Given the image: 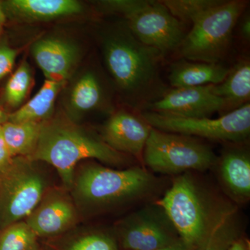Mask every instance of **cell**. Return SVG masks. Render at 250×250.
Returning a JSON list of instances; mask_svg holds the SVG:
<instances>
[{
	"label": "cell",
	"instance_id": "obj_25",
	"mask_svg": "<svg viewBox=\"0 0 250 250\" xmlns=\"http://www.w3.org/2000/svg\"><path fill=\"white\" fill-rule=\"evenodd\" d=\"M67 250H118L116 241L103 233H94L82 237Z\"/></svg>",
	"mask_w": 250,
	"mask_h": 250
},
{
	"label": "cell",
	"instance_id": "obj_28",
	"mask_svg": "<svg viewBox=\"0 0 250 250\" xmlns=\"http://www.w3.org/2000/svg\"><path fill=\"white\" fill-rule=\"evenodd\" d=\"M226 250H250V243L246 238L239 237Z\"/></svg>",
	"mask_w": 250,
	"mask_h": 250
},
{
	"label": "cell",
	"instance_id": "obj_20",
	"mask_svg": "<svg viewBox=\"0 0 250 250\" xmlns=\"http://www.w3.org/2000/svg\"><path fill=\"white\" fill-rule=\"evenodd\" d=\"M42 123H1V133L11 156L31 155L35 149Z\"/></svg>",
	"mask_w": 250,
	"mask_h": 250
},
{
	"label": "cell",
	"instance_id": "obj_22",
	"mask_svg": "<svg viewBox=\"0 0 250 250\" xmlns=\"http://www.w3.org/2000/svg\"><path fill=\"white\" fill-rule=\"evenodd\" d=\"M169 12L181 22L193 24L210 10L223 2L221 0H165L161 1Z\"/></svg>",
	"mask_w": 250,
	"mask_h": 250
},
{
	"label": "cell",
	"instance_id": "obj_6",
	"mask_svg": "<svg viewBox=\"0 0 250 250\" xmlns=\"http://www.w3.org/2000/svg\"><path fill=\"white\" fill-rule=\"evenodd\" d=\"M242 1H223L192 24L180 52L195 62L218 63L231 45L233 28L246 7Z\"/></svg>",
	"mask_w": 250,
	"mask_h": 250
},
{
	"label": "cell",
	"instance_id": "obj_21",
	"mask_svg": "<svg viewBox=\"0 0 250 250\" xmlns=\"http://www.w3.org/2000/svg\"><path fill=\"white\" fill-rule=\"evenodd\" d=\"M103 100V90L98 77L88 72L77 81L70 95L72 107L86 112L98 107Z\"/></svg>",
	"mask_w": 250,
	"mask_h": 250
},
{
	"label": "cell",
	"instance_id": "obj_14",
	"mask_svg": "<svg viewBox=\"0 0 250 250\" xmlns=\"http://www.w3.org/2000/svg\"><path fill=\"white\" fill-rule=\"evenodd\" d=\"M76 216L75 207L68 199L54 195L36 207L26 223L37 236H52L72 226Z\"/></svg>",
	"mask_w": 250,
	"mask_h": 250
},
{
	"label": "cell",
	"instance_id": "obj_30",
	"mask_svg": "<svg viewBox=\"0 0 250 250\" xmlns=\"http://www.w3.org/2000/svg\"><path fill=\"white\" fill-rule=\"evenodd\" d=\"M156 250H188L187 246L184 245L183 242L179 240L170 246L166 247V248H161V249Z\"/></svg>",
	"mask_w": 250,
	"mask_h": 250
},
{
	"label": "cell",
	"instance_id": "obj_8",
	"mask_svg": "<svg viewBox=\"0 0 250 250\" xmlns=\"http://www.w3.org/2000/svg\"><path fill=\"white\" fill-rule=\"evenodd\" d=\"M0 185V225L6 228L36 209L45 191L43 177L29 164L14 163Z\"/></svg>",
	"mask_w": 250,
	"mask_h": 250
},
{
	"label": "cell",
	"instance_id": "obj_2",
	"mask_svg": "<svg viewBox=\"0 0 250 250\" xmlns=\"http://www.w3.org/2000/svg\"><path fill=\"white\" fill-rule=\"evenodd\" d=\"M103 52L118 88L141 105L147 106L166 93L159 76L160 52L140 42L129 29L108 36Z\"/></svg>",
	"mask_w": 250,
	"mask_h": 250
},
{
	"label": "cell",
	"instance_id": "obj_1",
	"mask_svg": "<svg viewBox=\"0 0 250 250\" xmlns=\"http://www.w3.org/2000/svg\"><path fill=\"white\" fill-rule=\"evenodd\" d=\"M156 204L188 250H226L240 237L236 206L190 172L176 177Z\"/></svg>",
	"mask_w": 250,
	"mask_h": 250
},
{
	"label": "cell",
	"instance_id": "obj_16",
	"mask_svg": "<svg viewBox=\"0 0 250 250\" xmlns=\"http://www.w3.org/2000/svg\"><path fill=\"white\" fill-rule=\"evenodd\" d=\"M229 70L218 63L180 62L172 67L169 82L174 88L218 84L226 78Z\"/></svg>",
	"mask_w": 250,
	"mask_h": 250
},
{
	"label": "cell",
	"instance_id": "obj_24",
	"mask_svg": "<svg viewBox=\"0 0 250 250\" xmlns=\"http://www.w3.org/2000/svg\"><path fill=\"white\" fill-rule=\"evenodd\" d=\"M32 76L31 69L26 62L21 64L10 77L4 91V99L11 107H17L27 96L31 86Z\"/></svg>",
	"mask_w": 250,
	"mask_h": 250
},
{
	"label": "cell",
	"instance_id": "obj_26",
	"mask_svg": "<svg viewBox=\"0 0 250 250\" xmlns=\"http://www.w3.org/2000/svg\"><path fill=\"white\" fill-rule=\"evenodd\" d=\"M17 51L6 45H0V80L9 75L14 67Z\"/></svg>",
	"mask_w": 250,
	"mask_h": 250
},
{
	"label": "cell",
	"instance_id": "obj_9",
	"mask_svg": "<svg viewBox=\"0 0 250 250\" xmlns=\"http://www.w3.org/2000/svg\"><path fill=\"white\" fill-rule=\"evenodd\" d=\"M126 18L128 28L135 37L161 54L180 47L185 37L182 22L161 1L143 0L142 4Z\"/></svg>",
	"mask_w": 250,
	"mask_h": 250
},
{
	"label": "cell",
	"instance_id": "obj_19",
	"mask_svg": "<svg viewBox=\"0 0 250 250\" xmlns=\"http://www.w3.org/2000/svg\"><path fill=\"white\" fill-rule=\"evenodd\" d=\"M63 83L45 80L41 89L27 103L10 115L9 121L42 123L53 111L56 98Z\"/></svg>",
	"mask_w": 250,
	"mask_h": 250
},
{
	"label": "cell",
	"instance_id": "obj_11",
	"mask_svg": "<svg viewBox=\"0 0 250 250\" xmlns=\"http://www.w3.org/2000/svg\"><path fill=\"white\" fill-rule=\"evenodd\" d=\"M148 111L182 118H209L223 115L224 102L213 92V84L173 88L146 106Z\"/></svg>",
	"mask_w": 250,
	"mask_h": 250
},
{
	"label": "cell",
	"instance_id": "obj_29",
	"mask_svg": "<svg viewBox=\"0 0 250 250\" xmlns=\"http://www.w3.org/2000/svg\"><path fill=\"white\" fill-rule=\"evenodd\" d=\"M241 32L242 36L246 40H249L250 38V19L249 16H247L243 20L241 24Z\"/></svg>",
	"mask_w": 250,
	"mask_h": 250
},
{
	"label": "cell",
	"instance_id": "obj_27",
	"mask_svg": "<svg viewBox=\"0 0 250 250\" xmlns=\"http://www.w3.org/2000/svg\"><path fill=\"white\" fill-rule=\"evenodd\" d=\"M12 162V156L3 137L0 123V173L2 174L7 170Z\"/></svg>",
	"mask_w": 250,
	"mask_h": 250
},
{
	"label": "cell",
	"instance_id": "obj_3",
	"mask_svg": "<svg viewBox=\"0 0 250 250\" xmlns=\"http://www.w3.org/2000/svg\"><path fill=\"white\" fill-rule=\"evenodd\" d=\"M73 185L83 205L103 210L147 200L157 191L159 181L142 167L114 170L91 164L81 170Z\"/></svg>",
	"mask_w": 250,
	"mask_h": 250
},
{
	"label": "cell",
	"instance_id": "obj_5",
	"mask_svg": "<svg viewBox=\"0 0 250 250\" xmlns=\"http://www.w3.org/2000/svg\"><path fill=\"white\" fill-rule=\"evenodd\" d=\"M143 160L154 172L168 174L203 172L218 161L212 149L196 138L152 127Z\"/></svg>",
	"mask_w": 250,
	"mask_h": 250
},
{
	"label": "cell",
	"instance_id": "obj_17",
	"mask_svg": "<svg viewBox=\"0 0 250 250\" xmlns=\"http://www.w3.org/2000/svg\"><path fill=\"white\" fill-rule=\"evenodd\" d=\"M10 11L23 19L47 21L80 14L83 6L75 0H11Z\"/></svg>",
	"mask_w": 250,
	"mask_h": 250
},
{
	"label": "cell",
	"instance_id": "obj_13",
	"mask_svg": "<svg viewBox=\"0 0 250 250\" xmlns=\"http://www.w3.org/2000/svg\"><path fill=\"white\" fill-rule=\"evenodd\" d=\"M31 52L46 80L60 83H64L70 76L79 55L76 46L56 38L37 41Z\"/></svg>",
	"mask_w": 250,
	"mask_h": 250
},
{
	"label": "cell",
	"instance_id": "obj_32",
	"mask_svg": "<svg viewBox=\"0 0 250 250\" xmlns=\"http://www.w3.org/2000/svg\"><path fill=\"white\" fill-rule=\"evenodd\" d=\"M1 24H2V22H1V21H0V31H1Z\"/></svg>",
	"mask_w": 250,
	"mask_h": 250
},
{
	"label": "cell",
	"instance_id": "obj_12",
	"mask_svg": "<svg viewBox=\"0 0 250 250\" xmlns=\"http://www.w3.org/2000/svg\"><path fill=\"white\" fill-rule=\"evenodd\" d=\"M151 129L144 120L129 112L118 111L104 126L103 140L117 152L141 159Z\"/></svg>",
	"mask_w": 250,
	"mask_h": 250
},
{
	"label": "cell",
	"instance_id": "obj_10",
	"mask_svg": "<svg viewBox=\"0 0 250 250\" xmlns=\"http://www.w3.org/2000/svg\"><path fill=\"white\" fill-rule=\"evenodd\" d=\"M120 238L125 250H156L180 240L164 210L156 205L141 208L121 225Z\"/></svg>",
	"mask_w": 250,
	"mask_h": 250
},
{
	"label": "cell",
	"instance_id": "obj_33",
	"mask_svg": "<svg viewBox=\"0 0 250 250\" xmlns=\"http://www.w3.org/2000/svg\"></svg>",
	"mask_w": 250,
	"mask_h": 250
},
{
	"label": "cell",
	"instance_id": "obj_15",
	"mask_svg": "<svg viewBox=\"0 0 250 250\" xmlns=\"http://www.w3.org/2000/svg\"><path fill=\"white\" fill-rule=\"evenodd\" d=\"M219 176L225 190L235 202H246L250 197V158L241 149L224 152L219 163Z\"/></svg>",
	"mask_w": 250,
	"mask_h": 250
},
{
	"label": "cell",
	"instance_id": "obj_18",
	"mask_svg": "<svg viewBox=\"0 0 250 250\" xmlns=\"http://www.w3.org/2000/svg\"><path fill=\"white\" fill-rule=\"evenodd\" d=\"M213 92L223 99V115L234 111L249 103L250 98V64L243 61L229 72L223 82L213 84Z\"/></svg>",
	"mask_w": 250,
	"mask_h": 250
},
{
	"label": "cell",
	"instance_id": "obj_4",
	"mask_svg": "<svg viewBox=\"0 0 250 250\" xmlns=\"http://www.w3.org/2000/svg\"><path fill=\"white\" fill-rule=\"evenodd\" d=\"M31 159L48 163L55 167L67 187L73 185L74 170L80 161L95 159L114 166L126 161L123 154L112 149L103 140L60 123L42 125Z\"/></svg>",
	"mask_w": 250,
	"mask_h": 250
},
{
	"label": "cell",
	"instance_id": "obj_23",
	"mask_svg": "<svg viewBox=\"0 0 250 250\" xmlns=\"http://www.w3.org/2000/svg\"><path fill=\"white\" fill-rule=\"evenodd\" d=\"M37 236L26 223L18 222L5 228L0 236V250H34Z\"/></svg>",
	"mask_w": 250,
	"mask_h": 250
},
{
	"label": "cell",
	"instance_id": "obj_31",
	"mask_svg": "<svg viewBox=\"0 0 250 250\" xmlns=\"http://www.w3.org/2000/svg\"><path fill=\"white\" fill-rule=\"evenodd\" d=\"M4 4L0 1V21L4 22L6 20V12H5Z\"/></svg>",
	"mask_w": 250,
	"mask_h": 250
},
{
	"label": "cell",
	"instance_id": "obj_7",
	"mask_svg": "<svg viewBox=\"0 0 250 250\" xmlns=\"http://www.w3.org/2000/svg\"><path fill=\"white\" fill-rule=\"evenodd\" d=\"M142 118L156 129L223 142H242L250 133V103L216 119L182 118L148 111L143 112Z\"/></svg>",
	"mask_w": 250,
	"mask_h": 250
}]
</instances>
